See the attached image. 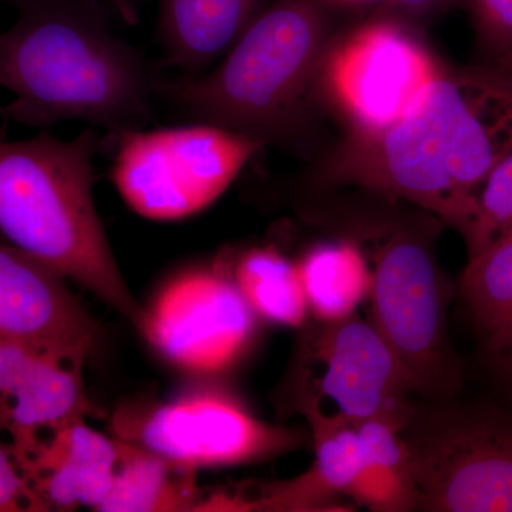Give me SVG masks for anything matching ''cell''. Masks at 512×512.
Wrapping results in <instances>:
<instances>
[{"label":"cell","mask_w":512,"mask_h":512,"mask_svg":"<svg viewBox=\"0 0 512 512\" xmlns=\"http://www.w3.org/2000/svg\"><path fill=\"white\" fill-rule=\"evenodd\" d=\"M512 153V56L439 76L413 109L377 133L352 134L323 178L413 202L466 238L485 178Z\"/></svg>","instance_id":"1"},{"label":"cell","mask_w":512,"mask_h":512,"mask_svg":"<svg viewBox=\"0 0 512 512\" xmlns=\"http://www.w3.org/2000/svg\"><path fill=\"white\" fill-rule=\"evenodd\" d=\"M101 0H25L0 33V86L13 94L3 116L29 127L82 120L113 133L151 119L150 77L114 36Z\"/></svg>","instance_id":"2"},{"label":"cell","mask_w":512,"mask_h":512,"mask_svg":"<svg viewBox=\"0 0 512 512\" xmlns=\"http://www.w3.org/2000/svg\"><path fill=\"white\" fill-rule=\"evenodd\" d=\"M97 148L94 130L70 141L47 133L0 138V234L140 329L143 306L121 274L94 204Z\"/></svg>","instance_id":"3"},{"label":"cell","mask_w":512,"mask_h":512,"mask_svg":"<svg viewBox=\"0 0 512 512\" xmlns=\"http://www.w3.org/2000/svg\"><path fill=\"white\" fill-rule=\"evenodd\" d=\"M325 40V15L315 0H274L229 47L217 69L158 89L201 123L264 144L281 140L298 120Z\"/></svg>","instance_id":"4"},{"label":"cell","mask_w":512,"mask_h":512,"mask_svg":"<svg viewBox=\"0 0 512 512\" xmlns=\"http://www.w3.org/2000/svg\"><path fill=\"white\" fill-rule=\"evenodd\" d=\"M416 406L402 434L417 510L512 512V416L454 406Z\"/></svg>","instance_id":"5"},{"label":"cell","mask_w":512,"mask_h":512,"mask_svg":"<svg viewBox=\"0 0 512 512\" xmlns=\"http://www.w3.org/2000/svg\"><path fill=\"white\" fill-rule=\"evenodd\" d=\"M113 181L124 202L151 221H177L214 204L264 143L200 123L121 131Z\"/></svg>","instance_id":"6"},{"label":"cell","mask_w":512,"mask_h":512,"mask_svg":"<svg viewBox=\"0 0 512 512\" xmlns=\"http://www.w3.org/2000/svg\"><path fill=\"white\" fill-rule=\"evenodd\" d=\"M372 323L427 402L454 399L463 387L460 360L448 339L450 289L420 234L394 232L377 251Z\"/></svg>","instance_id":"7"},{"label":"cell","mask_w":512,"mask_h":512,"mask_svg":"<svg viewBox=\"0 0 512 512\" xmlns=\"http://www.w3.org/2000/svg\"><path fill=\"white\" fill-rule=\"evenodd\" d=\"M113 436L133 441L177 466H241L298 450L306 434L258 419L235 394L202 387L143 410H121Z\"/></svg>","instance_id":"8"},{"label":"cell","mask_w":512,"mask_h":512,"mask_svg":"<svg viewBox=\"0 0 512 512\" xmlns=\"http://www.w3.org/2000/svg\"><path fill=\"white\" fill-rule=\"evenodd\" d=\"M256 313L234 279L194 269L171 279L144 309L140 332L158 355L192 375L227 372L256 335Z\"/></svg>","instance_id":"9"},{"label":"cell","mask_w":512,"mask_h":512,"mask_svg":"<svg viewBox=\"0 0 512 512\" xmlns=\"http://www.w3.org/2000/svg\"><path fill=\"white\" fill-rule=\"evenodd\" d=\"M440 72L419 40L386 20L340 43L329 60L328 82L353 131L377 133L403 119Z\"/></svg>","instance_id":"10"},{"label":"cell","mask_w":512,"mask_h":512,"mask_svg":"<svg viewBox=\"0 0 512 512\" xmlns=\"http://www.w3.org/2000/svg\"><path fill=\"white\" fill-rule=\"evenodd\" d=\"M323 366L320 392L353 424L389 420L404 427L414 409V387L392 346L373 323L355 315L323 323L316 339Z\"/></svg>","instance_id":"11"},{"label":"cell","mask_w":512,"mask_h":512,"mask_svg":"<svg viewBox=\"0 0 512 512\" xmlns=\"http://www.w3.org/2000/svg\"><path fill=\"white\" fill-rule=\"evenodd\" d=\"M67 279L10 244H0V336L83 369L97 323Z\"/></svg>","instance_id":"12"},{"label":"cell","mask_w":512,"mask_h":512,"mask_svg":"<svg viewBox=\"0 0 512 512\" xmlns=\"http://www.w3.org/2000/svg\"><path fill=\"white\" fill-rule=\"evenodd\" d=\"M92 412L83 369L0 336V436L16 461L47 434Z\"/></svg>","instance_id":"13"},{"label":"cell","mask_w":512,"mask_h":512,"mask_svg":"<svg viewBox=\"0 0 512 512\" xmlns=\"http://www.w3.org/2000/svg\"><path fill=\"white\" fill-rule=\"evenodd\" d=\"M117 457L116 437L77 419L47 434L16 463L46 511H99L113 485Z\"/></svg>","instance_id":"14"},{"label":"cell","mask_w":512,"mask_h":512,"mask_svg":"<svg viewBox=\"0 0 512 512\" xmlns=\"http://www.w3.org/2000/svg\"><path fill=\"white\" fill-rule=\"evenodd\" d=\"M302 412L311 424L315 461L302 476L265 487L259 500H245L247 511H330L338 495H349L362 467L356 426L338 413H323L316 396L305 394Z\"/></svg>","instance_id":"15"},{"label":"cell","mask_w":512,"mask_h":512,"mask_svg":"<svg viewBox=\"0 0 512 512\" xmlns=\"http://www.w3.org/2000/svg\"><path fill=\"white\" fill-rule=\"evenodd\" d=\"M266 0H160L165 64L201 74L247 29Z\"/></svg>","instance_id":"16"},{"label":"cell","mask_w":512,"mask_h":512,"mask_svg":"<svg viewBox=\"0 0 512 512\" xmlns=\"http://www.w3.org/2000/svg\"><path fill=\"white\" fill-rule=\"evenodd\" d=\"M116 439V473L99 511H198L197 471L177 466L133 441Z\"/></svg>","instance_id":"17"},{"label":"cell","mask_w":512,"mask_h":512,"mask_svg":"<svg viewBox=\"0 0 512 512\" xmlns=\"http://www.w3.org/2000/svg\"><path fill=\"white\" fill-rule=\"evenodd\" d=\"M355 426L362 448V467L350 497L377 512L417 510L416 485L403 427L389 420H367Z\"/></svg>","instance_id":"18"},{"label":"cell","mask_w":512,"mask_h":512,"mask_svg":"<svg viewBox=\"0 0 512 512\" xmlns=\"http://www.w3.org/2000/svg\"><path fill=\"white\" fill-rule=\"evenodd\" d=\"M296 265L309 313L322 323L355 315L372 292V271L363 252L352 242L316 245Z\"/></svg>","instance_id":"19"},{"label":"cell","mask_w":512,"mask_h":512,"mask_svg":"<svg viewBox=\"0 0 512 512\" xmlns=\"http://www.w3.org/2000/svg\"><path fill=\"white\" fill-rule=\"evenodd\" d=\"M234 282L259 318L301 328L309 315L298 265L274 248H254L239 256Z\"/></svg>","instance_id":"20"},{"label":"cell","mask_w":512,"mask_h":512,"mask_svg":"<svg viewBox=\"0 0 512 512\" xmlns=\"http://www.w3.org/2000/svg\"><path fill=\"white\" fill-rule=\"evenodd\" d=\"M460 289L484 338L511 318L512 232L468 258Z\"/></svg>","instance_id":"21"},{"label":"cell","mask_w":512,"mask_h":512,"mask_svg":"<svg viewBox=\"0 0 512 512\" xmlns=\"http://www.w3.org/2000/svg\"><path fill=\"white\" fill-rule=\"evenodd\" d=\"M512 232V153L495 165L477 195L473 225L464 241L468 258Z\"/></svg>","instance_id":"22"},{"label":"cell","mask_w":512,"mask_h":512,"mask_svg":"<svg viewBox=\"0 0 512 512\" xmlns=\"http://www.w3.org/2000/svg\"><path fill=\"white\" fill-rule=\"evenodd\" d=\"M485 59L512 56V0H467Z\"/></svg>","instance_id":"23"},{"label":"cell","mask_w":512,"mask_h":512,"mask_svg":"<svg viewBox=\"0 0 512 512\" xmlns=\"http://www.w3.org/2000/svg\"><path fill=\"white\" fill-rule=\"evenodd\" d=\"M0 512H47L3 440H0Z\"/></svg>","instance_id":"24"},{"label":"cell","mask_w":512,"mask_h":512,"mask_svg":"<svg viewBox=\"0 0 512 512\" xmlns=\"http://www.w3.org/2000/svg\"><path fill=\"white\" fill-rule=\"evenodd\" d=\"M485 342L495 373L512 392V316L500 328L485 336Z\"/></svg>","instance_id":"25"},{"label":"cell","mask_w":512,"mask_h":512,"mask_svg":"<svg viewBox=\"0 0 512 512\" xmlns=\"http://www.w3.org/2000/svg\"><path fill=\"white\" fill-rule=\"evenodd\" d=\"M450 0H387L390 12L399 18L421 19L439 12Z\"/></svg>","instance_id":"26"},{"label":"cell","mask_w":512,"mask_h":512,"mask_svg":"<svg viewBox=\"0 0 512 512\" xmlns=\"http://www.w3.org/2000/svg\"><path fill=\"white\" fill-rule=\"evenodd\" d=\"M104 5L117 13L128 25H136L138 15L133 0H101Z\"/></svg>","instance_id":"27"},{"label":"cell","mask_w":512,"mask_h":512,"mask_svg":"<svg viewBox=\"0 0 512 512\" xmlns=\"http://www.w3.org/2000/svg\"><path fill=\"white\" fill-rule=\"evenodd\" d=\"M10 3H15L16 6H19L20 3L25 2V0H8Z\"/></svg>","instance_id":"28"},{"label":"cell","mask_w":512,"mask_h":512,"mask_svg":"<svg viewBox=\"0 0 512 512\" xmlns=\"http://www.w3.org/2000/svg\"><path fill=\"white\" fill-rule=\"evenodd\" d=\"M353 2H356V0H353Z\"/></svg>","instance_id":"29"}]
</instances>
